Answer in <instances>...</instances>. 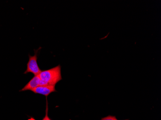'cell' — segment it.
I'll return each mask as SVG.
<instances>
[{"label": "cell", "instance_id": "cell-5", "mask_svg": "<svg viewBox=\"0 0 161 120\" xmlns=\"http://www.w3.org/2000/svg\"><path fill=\"white\" fill-rule=\"evenodd\" d=\"M101 120H117L115 116H108L105 118H102Z\"/></svg>", "mask_w": 161, "mask_h": 120}, {"label": "cell", "instance_id": "cell-3", "mask_svg": "<svg viewBox=\"0 0 161 120\" xmlns=\"http://www.w3.org/2000/svg\"><path fill=\"white\" fill-rule=\"evenodd\" d=\"M31 91L34 93L42 95L47 97L51 93L56 91L55 86H39Z\"/></svg>", "mask_w": 161, "mask_h": 120}, {"label": "cell", "instance_id": "cell-4", "mask_svg": "<svg viewBox=\"0 0 161 120\" xmlns=\"http://www.w3.org/2000/svg\"><path fill=\"white\" fill-rule=\"evenodd\" d=\"M40 79L38 76H34V77L28 82V83L24 86L20 91H31L34 88L40 86Z\"/></svg>", "mask_w": 161, "mask_h": 120}, {"label": "cell", "instance_id": "cell-7", "mask_svg": "<svg viewBox=\"0 0 161 120\" xmlns=\"http://www.w3.org/2000/svg\"></svg>", "mask_w": 161, "mask_h": 120}, {"label": "cell", "instance_id": "cell-1", "mask_svg": "<svg viewBox=\"0 0 161 120\" xmlns=\"http://www.w3.org/2000/svg\"><path fill=\"white\" fill-rule=\"evenodd\" d=\"M38 76L40 79V86H55L62 79L61 66L58 65L48 70H42Z\"/></svg>", "mask_w": 161, "mask_h": 120}, {"label": "cell", "instance_id": "cell-2", "mask_svg": "<svg viewBox=\"0 0 161 120\" xmlns=\"http://www.w3.org/2000/svg\"><path fill=\"white\" fill-rule=\"evenodd\" d=\"M41 49V47L40 48L37 50H34V55L33 56L29 55V61L27 64V70L24 72V74L31 73L34 76H37L41 72L42 70L40 68L38 65V52Z\"/></svg>", "mask_w": 161, "mask_h": 120}, {"label": "cell", "instance_id": "cell-6", "mask_svg": "<svg viewBox=\"0 0 161 120\" xmlns=\"http://www.w3.org/2000/svg\"><path fill=\"white\" fill-rule=\"evenodd\" d=\"M42 120H51L50 119L48 115V103L47 102V109H46V113L45 117Z\"/></svg>", "mask_w": 161, "mask_h": 120}]
</instances>
